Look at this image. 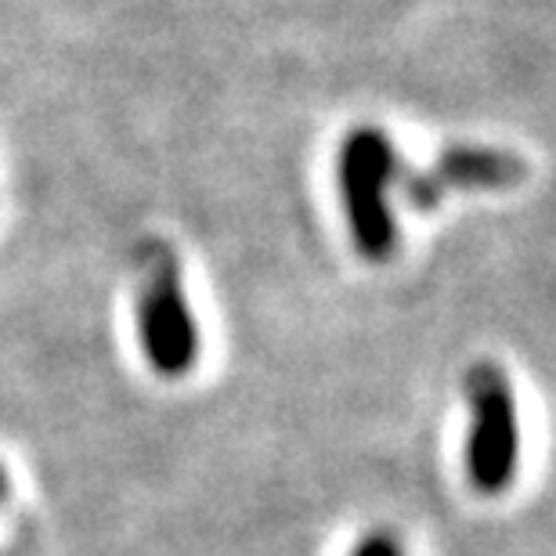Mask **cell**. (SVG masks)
Segmentation results:
<instances>
[{
    "label": "cell",
    "mask_w": 556,
    "mask_h": 556,
    "mask_svg": "<svg viewBox=\"0 0 556 556\" xmlns=\"http://www.w3.org/2000/svg\"><path fill=\"white\" fill-rule=\"evenodd\" d=\"M351 556H402V546H397L394 535H387V531H376V535H365L358 546H354Z\"/></svg>",
    "instance_id": "obj_5"
},
{
    "label": "cell",
    "mask_w": 556,
    "mask_h": 556,
    "mask_svg": "<svg viewBox=\"0 0 556 556\" xmlns=\"http://www.w3.org/2000/svg\"><path fill=\"white\" fill-rule=\"evenodd\" d=\"M466 408H470L466 477L477 492L498 495L514 484L520 463L517 397L498 365L481 362L466 372Z\"/></svg>",
    "instance_id": "obj_2"
},
{
    "label": "cell",
    "mask_w": 556,
    "mask_h": 556,
    "mask_svg": "<svg viewBox=\"0 0 556 556\" xmlns=\"http://www.w3.org/2000/svg\"><path fill=\"white\" fill-rule=\"evenodd\" d=\"M8 495V473H4V466H0V498Z\"/></svg>",
    "instance_id": "obj_6"
},
{
    "label": "cell",
    "mask_w": 556,
    "mask_h": 556,
    "mask_svg": "<svg viewBox=\"0 0 556 556\" xmlns=\"http://www.w3.org/2000/svg\"><path fill=\"white\" fill-rule=\"evenodd\" d=\"M528 166L506 149H484V144H452L430 166L416 174H402L408 203L419 210L438 206L452 188H509L525 181Z\"/></svg>",
    "instance_id": "obj_4"
},
{
    "label": "cell",
    "mask_w": 556,
    "mask_h": 556,
    "mask_svg": "<svg viewBox=\"0 0 556 556\" xmlns=\"http://www.w3.org/2000/svg\"><path fill=\"white\" fill-rule=\"evenodd\" d=\"M138 340L144 362L166 380H181L199 358L195 311L185 296L181 271L170 250L152 247L144 257V278L138 296Z\"/></svg>",
    "instance_id": "obj_3"
},
{
    "label": "cell",
    "mask_w": 556,
    "mask_h": 556,
    "mask_svg": "<svg viewBox=\"0 0 556 556\" xmlns=\"http://www.w3.org/2000/svg\"><path fill=\"white\" fill-rule=\"evenodd\" d=\"M397 155L380 127H354L340 144L337 185L348 217L351 242L365 261H391L397 247V220L391 210V185L397 177Z\"/></svg>",
    "instance_id": "obj_1"
}]
</instances>
